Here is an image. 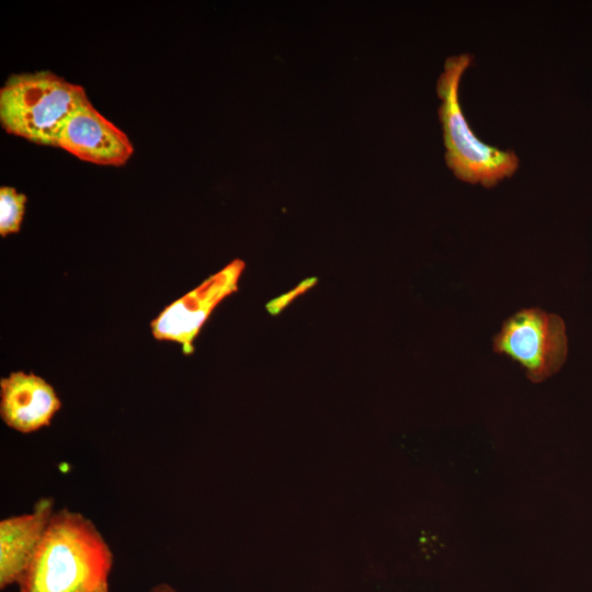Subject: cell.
<instances>
[{
    "label": "cell",
    "instance_id": "8992f818",
    "mask_svg": "<svg viewBox=\"0 0 592 592\" xmlns=\"http://www.w3.org/2000/svg\"><path fill=\"white\" fill-rule=\"evenodd\" d=\"M57 147L80 160L105 167L124 166L134 153L129 137L88 99L67 119Z\"/></svg>",
    "mask_w": 592,
    "mask_h": 592
},
{
    "label": "cell",
    "instance_id": "ba28073f",
    "mask_svg": "<svg viewBox=\"0 0 592 592\" xmlns=\"http://www.w3.org/2000/svg\"><path fill=\"white\" fill-rule=\"evenodd\" d=\"M54 500L42 498L32 512L0 521V588L19 583L54 514Z\"/></svg>",
    "mask_w": 592,
    "mask_h": 592
},
{
    "label": "cell",
    "instance_id": "52a82bcc",
    "mask_svg": "<svg viewBox=\"0 0 592 592\" xmlns=\"http://www.w3.org/2000/svg\"><path fill=\"white\" fill-rule=\"evenodd\" d=\"M61 401L43 377L22 371L0 379V415L11 429L32 433L50 424Z\"/></svg>",
    "mask_w": 592,
    "mask_h": 592
},
{
    "label": "cell",
    "instance_id": "7a4b0ae2",
    "mask_svg": "<svg viewBox=\"0 0 592 592\" xmlns=\"http://www.w3.org/2000/svg\"><path fill=\"white\" fill-rule=\"evenodd\" d=\"M88 99L82 86L50 70L12 73L0 88V123L11 135L57 147L65 123Z\"/></svg>",
    "mask_w": 592,
    "mask_h": 592
},
{
    "label": "cell",
    "instance_id": "9c48e42d",
    "mask_svg": "<svg viewBox=\"0 0 592 592\" xmlns=\"http://www.w3.org/2000/svg\"><path fill=\"white\" fill-rule=\"evenodd\" d=\"M27 197L15 187L0 186V236L7 237L20 231Z\"/></svg>",
    "mask_w": 592,
    "mask_h": 592
},
{
    "label": "cell",
    "instance_id": "8fae6325",
    "mask_svg": "<svg viewBox=\"0 0 592 592\" xmlns=\"http://www.w3.org/2000/svg\"><path fill=\"white\" fill-rule=\"evenodd\" d=\"M148 592H178V591L167 583H159L152 587Z\"/></svg>",
    "mask_w": 592,
    "mask_h": 592
},
{
    "label": "cell",
    "instance_id": "30bf717a",
    "mask_svg": "<svg viewBox=\"0 0 592 592\" xmlns=\"http://www.w3.org/2000/svg\"><path fill=\"white\" fill-rule=\"evenodd\" d=\"M317 282V277H308L304 280L294 289L269 301L266 304L267 311L273 316L280 314V311L283 310L291 301L311 288Z\"/></svg>",
    "mask_w": 592,
    "mask_h": 592
},
{
    "label": "cell",
    "instance_id": "3957f363",
    "mask_svg": "<svg viewBox=\"0 0 592 592\" xmlns=\"http://www.w3.org/2000/svg\"><path fill=\"white\" fill-rule=\"evenodd\" d=\"M473 60L470 54L446 58L437 79L436 91L442 100L439 116L442 123L445 161L455 177L471 184L492 187L512 177L520 160L512 150L485 144L471 130L459 104L458 88L464 71Z\"/></svg>",
    "mask_w": 592,
    "mask_h": 592
},
{
    "label": "cell",
    "instance_id": "277c9868",
    "mask_svg": "<svg viewBox=\"0 0 592 592\" xmlns=\"http://www.w3.org/2000/svg\"><path fill=\"white\" fill-rule=\"evenodd\" d=\"M493 350L519 363L528 379L539 383L558 372L566 361L565 322L540 308L519 310L503 322Z\"/></svg>",
    "mask_w": 592,
    "mask_h": 592
},
{
    "label": "cell",
    "instance_id": "5b68a950",
    "mask_svg": "<svg viewBox=\"0 0 592 592\" xmlns=\"http://www.w3.org/2000/svg\"><path fill=\"white\" fill-rule=\"evenodd\" d=\"M244 262L236 259L201 285L168 305L150 322L156 340L181 344L184 354L194 351L193 341L213 309L238 288Z\"/></svg>",
    "mask_w": 592,
    "mask_h": 592
},
{
    "label": "cell",
    "instance_id": "6da1fadb",
    "mask_svg": "<svg viewBox=\"0 0 592 592\" xmlns=\"http://www.w3.org/2000/svg\"><path fill=\"white\" fill-rule=\"evenodd\" d=\"M113 554L91 520L55 511L20 579V592H110Z\"/></svg>",
    "mask_w": 592,
    "mask_h": 592
}]
</instances>
